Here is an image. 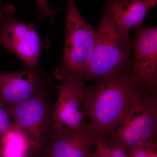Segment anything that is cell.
I'll return each instance as SVG.
<instances>
[{"mask_svg": "<svg viewBox=\"0 0 157 157\" xmlns=\"http://www.w3.org/2000/svg\"><path fill=\"white\" fill-rule=\"evenodd\" d=\"M157 88L135 73L132 63L101 78L96 84L84 85L82 107L87 127L96 140L110 142L117 127L141 93Z\"/></svg>", "mask_w": 157, "mask_h": 157, "instance_id": "cell-1", "label": "cell"}, {"mask_svg": "<svg viewBox=\"0 0 157 157\" xmlns=\"http://www.w3.org/2000/svg\"><path fill=\"white\" fill-rule=\"evenodd\" d=\"M94 49L85 68L83 81L101 79L132 64V41L114 22L108 7L97 30Z\"/></svg>", "mask_w": 157, "mask_h": 157, "instance_id": "cell-2", "label": "cell"}, {"mask_svg": "<svg viewBox=\"0 0 157 157\" xmlns=\"http://www.w3.org/2000/svg\"><path fill=\"white\" fill-rule=\"evenodd\" d=\"M157 88H149L138 96L117 127L110 142L127 154L136 147L157 141Z\"/></svg>", "mask_w": 157, "mask_h": 157, "instance_id": "cell-3", "label": "cell"}, {"mask_svg": "<svg viewBox=\"0 0 157 157\" xmlns=\"http://www.w3.org/2000/svg\"><path fill=\"white\" fill-rule=\"evenodd\" d=\"M52 91L48 87L17 104L2 106L40 153L45 143L59 133L51 103Z\"/></svg>", "mask_w": 157, "mask_h": 157, "instance_id": "cell-4", "label": "cell"}, {"mask_svg": "<svg viewBox=\"0 0 157 157\" xmlns=\"http://www.w3.org/2000/svg\"><path fill=\"white\" fill-rule=\"evenodd\" d=\"M66 25L62 64L55 70L83 81L85 68L95 44L97 31L82 17L75 0H67Z\"/></svg>", "mask_w": 157, "mask_h": 157, "instance_id": "cell-5", "label": "cell"}, {"mask_svg": "<svg viewBox=\"0 0 157 157\" xmlns=\"http://www.w3.org/2000/svg\"><path fill=\"white\" fill-rule=\"evenodd\" d=\"M14 6H3L0 10V47L13 52L22 62L24 68L39 70L40 52L47 48L34 27V24L18 21L13 18Z\"/></svg>", "mask_w": 157, "mask_h": 157, "instance_id": "cell-6", "label": "cell"}, {"mask_svg": "<svg viewBox=\"0 0 157 157\" xmlns=\"http://www.w3.org/2000/svg\"><path fill=\"white\" fill-rule=\"evenodd\" d=\"M54 75L60 82L55 86L58 93L53 105L54 118L56 128H78L87 126V121L82 109L84 82L65 73L55 71Z\"/></svg>", "mask_w": 157, "mask_h": 157, "instance_id": "cell-7", "label": "cell"}, {"mask_svg": "<svg viewBox=\"0 0 157 157\" xmlns=\"http://www.w3.org/2000/svg\"><path fill=\"white\" fill-rule=\"evenodd\" d=\"M54 86L51 79L38 70L23 68L12 73L0 71V105H12L39 91Z\"/></svg>", "mask_w": 157, "mask_h": 157, "instance_id": "cell-8", "label": "cell"}, {"mask_svg": "<svg viewBox=\"0 0 157 157\" xmlns=\"http://www.w3.org/2000/svg\"><path fill=\"white\" fill-rule=\"evenodd\" d=\"M96 139L87 126L64 128L47 141L41 151L42 157H92Z\"/></svg>", "mask_w": 157, "mask_h": 157, "instance_id": "cell-9", "label": "cell"}, {"mask_svg": "<svg viewBox=\"0 0 157 157\" xmlns=\"http://www.w3.org/2000/svg\"><path fill=\"white\" fill-rule=\"evenodd\" d=\"M132 41L135 54L133 70L144 82L157 88V27L137 29Z\"/></svg>", "mask_w": 157, "mask_h": 157, "instance_id": "cell-10", "label": "cell"}, {"mask_svg": "<svg viewBox=\"0 0 157 157\" xmlns=\"http://www.w3.org/2000/svg\"><path fill=\"white\" fill-rule=\"evenodd\" d=\"M157 0H106L113 19L123 30L129 33L141 27L147 13Z\"/></svg>", "mask_w": 157, "mask_h": 157, "instance_id": "cell-11", "label": "cell"}, {"mask_svg": "<svg viewBox=\"0 0 157 157\" xmlns=\"http://www.w3.org/2000/svg\"><path fill=\"white\" fill-rule=\"evenodd\" d=\"M94 147L92 157H128L123 149L113 142L97 140Z\"/></svg>", "mask_w": 157, "mask_h": 157, "instance_id": "cell-12", "label": "cell"}, {"mask_svg": "<svg viewBox=\"0 0 157 157\" xmlns=\"http://www.w3.org/2000/svg\"><path fill=\"white\" fill-rule=\"evenodd\" d=\"M128 157H157V141H151L129 151Z\"/></svg>", "mask_w": 157, "mask_h": 157, "instance_id": "cell-13", "label": "cell"}, {"mask_svg": "<svg viewBox=\"0 0 157 157\" xmlns=\"http://www.w3.org/2000/svg\"><path fill=\"white\" fill-rule=\"evenodd\" d=\"M39 6V13L40 17H48L51 23H53V17L57 10L49 6L47 0H36Z\"/></svg>", "mask_w": 157, "mask_h": 157, "instance_id": "cell-14", "label": "cell"}, {"mask_svg": "<svg viewBox=\"0 0 157 157\" xmlns=\"http://www.w3.org/2000/svg\"><path fill=\"white\" fill-rule=\"evenodd\" d=\"M11 119L9 112L0 105V135L5 134L11 128L13 125Z\"/></svg>", "mask_w": 157, "mask_h": 157, "instance_id": "cell-15", "label": "cell"}, {"mask_svg": "<svg viewBox=\"0 0 157 157\" xmlns=\"http://www.w3.org/2000/svg\"><path fill=\"white\" fill-rule=\"evenodd\" d=\"M0 157H42L40 153L36 151L31 150L24 152L11 153L0 155Z\"/></svg>", "mask_w": 157, "mask_h": 157, "instance_id": "cell-16", "label": "cell"}, {"mask_svg": "<svg viewBox=\"0 0 157 157\" xmlns=\"http://www.w3.org/2000/svg\"><path fill=\"white\" fill-rule=\"evenodd\" d=\"M3 5H2V3H1V2H0V10H1V9H2V7Z\"/></svg>", "mask_w": 157, "mask_h": 157, "instance_id": "cell-17", "label": "cell"}]
</instances>
